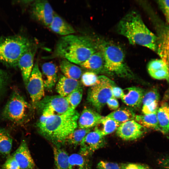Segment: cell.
I'll return each instance as SVG.
<instances>
[{
  "mask_svg": "<svg viewBox=\"0 0 169 169\" xmlns=\"http://www.w3.org/2000/svg\"><path fill=\"white\" fill-rule=\"evenodd\" d=\"M159 163L163 169H169V156L160 159Z\"/></svg>",
  "mask_w": 169,
  "mask_h": 169,
  "instance_id": "cell-41",
  "label": "cell"
},
{
  "mask_svg": "<svg viewBox=\"0 0 169 169\" xmlns=\"http://www.w3.org/2000/svg\"><path fill=\"white\" fill-rule=\"evenodd\" d=\"M85 161L83 155L73 154L69 156V169H84Z\"/></svg>",
  "mask_w": 169,
  "mask_h": 169,
  "instance_id": "cell-32",
  "label": "cell"
},
{
  "mask_svg": "<svg viewBox=\"0 0 169 169\" xmlns=\"http://www.w3.org/2000/svg\"><path fill=\"white\" fill-rule=\"evenodd\" d=\"M136 115L131 109L122 107L115 110L106 116L113 119L120 124L130 120H135Z\"/></svg>",
  "mask_w": 169,
  "mask_h": 169,
  "instance_id": "cell-25",
  "label": "cell"
},
{
  "mask_svg": "<svg viewBox=\"0 0 169 169\" xmlns=\"http://www.w3.org/2000/svg\"><path fill=\"white\" fill-rule=\"evenodd\" d=\"M123 90L116 85L114 86L112 89V92L113 96L115 98H121Z\"/></svg>",
  "mask_w": 169,
  "mask_h": 169,
  "instance_id": "cell-40",
  "label": "cell"
},
{
  "mask_svg": "<svg viewBox=\"0 0 169 169\" xmlns=\"http://www.w3.org/2000/svg\"><path fill=\"white\" fill-rule=\"evenodd\" d=\"M31 13L35 19L48 27L55 13L50 4L46 0L35 1L32 5Z\"/></svg>",
  "mask_w": 169,
  "mask_h": 169,
  "instance_id": "cell-10",
  "label": "cell"
},
{
  "mask_svg": "<svg viewBox=\"0 0 169 169\" xmlns=\"http://www.w3.org/2000/svg\"><path fill=\"white\" fill-rule=\"evenodd\" d=\"M98 77L96 73L88 71L83 73L81 77V81L84 86L92 87L96 84Z\"/></svg>",
  "mask_w": 169,
  "mask_h": 169,
  "instance_id": "cell-34",
  "label": "cell"
},
{
  "mask_svg": "<svg viewBox=\"0 0 169 169\" xmlns=\"http://www.w3.org/2000/svg\"><path fill=\"white\" fill-rule=\"evenodd\" d=\"M37 49L33 44L19 58L18 66L20 69L23 80L26 86L33 67L34 59Z\"/></svg>",
  "mask_w": 169,
  "mask_h": 169,
  "instance_id": "cell-13",
  "label": "cell"
},
{
  "mask_svg": "<svg viewBox=\"0 0 169 169\" xmlns=\"http://www.w3.org/2000/svg\"><path fill=\"white\" fill-rule=\"evenodd\" d=\"M106 104L111 109L115 110L119 108V103L117 99L114 97L109 99Z\"/></svg>",
  "mask_w": 169,
  "mask_h": 169,
  "instance_id": "cell-39",
  "label": "cell"
},
{
  "mask_svg": "<svg viewBox=\"0 0 169 169\" xmlns=\"http://www.w3.org/2000/svg\"><path fill=\"white\" fill-rule=\"evenodd\" d=\"M30 108L29 105L20 93L15 91L6 104L2 116L5 119L21 124L27 118Z\"/></svg>",
  "mask_w": 169,
  "mask_h": 169,
  "instance_id": "cell-7",
  "label": "cell"
},
{
  "mask_svg": "<svg viewBox=\"0 0 169 169\" xmlns=\"http://www.w3.org/2000/svg\"><path fill=\"white\" fill-rule=\"evenodd\" d=\"M99 41L100 49L104 56L105 71L120 76H131V72L125 63L122 49L112 43Z\"/></svg>",
  "mask_w": 169,
  "mask_h": 169,
  "instance_id": "cell-5",
  "label": "cell"
},
{
  "mask_svg": "<svg viewBox=\"0 0 169 169\" xmlns=\"http://www.w3.org/2000/svg\"><path fill=\"white\" fill-rule=\"evenodd\" d=\"M156 115L160 132L164 134L169 132V105H165L158 109Z\"/></svg>",
  "mask_w": 169,
  "mask_h": 169,
  "instance_id": "cell-26",
  "label": "cell"
},
{
  "mask_svg": "<svg viewBox=\"0 0 169 169\" xmlns=\"http://www.w3.org/2000/svg\"><path fill=\"white\" fill-rule=\"evenodd\" d=\"M104 137L94 130L89 132L80 143V154L87 155L103 147L105 144Z\"/></svg>",
  "mask_w": 169,
  "mask_h": 169,
  "instance_id": "cell-11",
  "label": "cell"
},
{
  "mask_svg": "<svg viewBox=\"0 0 169 169\" xmlns=\"http://www.w3.org/2000/svg\"><path fill=\"white\" fill-rule=\"evenodd\" d=\"M59 66L64 76L68 78L78 80L83 74L79 67L64 59H61Z\"/></svg>",
  "mask_w": 169,
  "mask_h": 169,
  "instance_id": "cell-23",
  "label": "cell"
},
{
  "mask_svg": "<svg viewBox=\"0 0 169 169\" xmlns=\"http://www.w3.org/2000/svg\"><path fill=\"white\" fill-rule=\"evenodd\" d=\"M144 93L141 88L135 86L128 87L123 90L121 99L124 103L129 106L139 107L142 104Z\"/></svg>",
  "mask_w": 169,
  "mask_h": 169,
  "instance_id": "cell-15",
  "label": "cell"
},
{
  "mask_svg": "<svg viewBox=\"0 0 169 169\" xmlns=\"http://www.w3.org/2000/svg\"><path fill=\"white\" fill-rule=\"evenodd\" d=\"M147 69L149 74L153 78L169 80V68L161 59L150 61L148 64Z\"/></svg>",
  "mask_w": 169,
  "mask_h": 169,
  "instance_id": "cell-18",
  "label": "cell"
},
{
  "mask_svg": "<svg viewBox=\"0 0 169 169\" xmlns=\"http://www.w3.org/2000/svg\"><path fill=\"white\" fill-rule=\"evenodd\" d=\"M80 67L95 73L105 71V61L102 52L99 50L80 65Z\"/></svg>",
  "mask_w": 169,
  "mask_h": 169,
  "instance_id": "cell-19",
  "label": "cell"
},
{
  "mask_svg": "<svg viewBox=\"0 0 169 169\" xmlns=\"http://www.w3.org/2000/svg\"><path fill=\"white\" fill-rule=\"evenodd\" d=\"M159 95L157 90L155 89H152L145 92L142 100L143 105L151 104L158 103Z\"/></svg>",
  "mask_w": 169,
  "mask_h": 169,
  "instance_id": "cell-33",
  "label": "cell"
},
{
  "mask_svg": "<svg viewBox=\"0 0 169 169\" xmlns=\"http://www.w3.org/2000/svg\"><path fill=\"white\" fill-rule=\"evenodd\" d=\"M41 72L44 89L50 91L54 86L58 79V68L53 62H47L42 65Z\"/></svg>",
  "mask_w": 169,
  "mask_h": 169,
  "instance_id": "cell-16",
  "label": "cell"
},
{
  "mask_svg": "<svg viewBox=\"0 0 169 169\" xmlns=\"http://www.w3.org/2000/svg\"><path fill=\"white\" fill-rule=\"evenodd\" d=\"M116 163L105 161H100L97 164L96 169H120Z\"/></svg>",
  "mask_w": 169,
  "mask_h": 169,
  "instance_id": "cell-37",
  "label": "cell"
},
{
  "mask_svg": "<svg viewBox=\"0 0 169 169\" xmlns=\"http://www.w3.org/2000/svg\"><path fill=\"white\" fill-rule=\"evenodd\" d=\"M138 165L139 169H150L149 167L145 165L141 164H138Z\"/></svg>",
  "mask_w": 169,
  "mask_h": 169,
  "instance_id": "cell-43",
  "label": "cell"
},
{
  "mask_svg": "<svg viewBox=\"0 0 169 169\" xmlns=\"http://www.w3.org/2000/svg\"><path fill=\"white\" fill-rule=\"evenodd\" d=\"M2 168L3 169H20L18 163L12 155L7 159Z\"/></svg>",
  "mask_w": 169,
  "mask_h": 169,
  "instance_id": "cell-35",
  "label": "cell"
},
{
  "mask_svg": "<svg viewBox=\"0 0 169 169\" xmlns=\"http://www.w3.org/2000/svg\"><path fill=\"white\" fill-rule=\"evenodd\" d=\"M83 93V90L81 86L65 97L73 109L75 110L80 103L82 99Z\"/></svg>",
  "mask_w": 169,
  "mask_h": 169,
  "instance_id": "cell-31",
  "label": "cell"
},
{
  "mask_svg": "<svg viewBox=\"0 0 169 169\" xmlns=\"http://www.w3.org/2000/svg\"><path fill=\"white\" fill-rule=\"evenodd\" d=\"M117 135L123 140H133L141 137L145 132V127L134 120L120 124L116 130Z\"/></svg>",
  "mask_w": 169,
  "mask_h": 169,
  "instance_id": "cell-12",
  "label": "cell"
},
{
  "mask_svg": "<svg viewBox=\"0 0 169 169\" xmlns=\"http://www.w3.org/2000/svg\"><path fill=\"white\" fill-rule=\"evenodd\" d=\"M8 78L7 73L0 69V91L3 90L6 85Z\"/></svg>",
  "mask_w": 169,
  "mask_h": 169,
  "instance_id": "cell-38",
  "label": "cell"
},
{
  "mask_svg": "<svg viewBox=\"0 0 169 169\" xmlns=\"http://www.w3.org/2000/svg\"><path fill=\"white\" fill-rule=\"evenodd\" d=\"M156 52L169 68V27L160 33L158 38Z\"/></svg>",
  "mask_w": 169,
  "mask_h": 169,
  "instance_id": "cell-20",
  "label": "cell"
},
{
  "mask_svg": "<svg viewBox=\"0 0 169 169\" xmlns=\"http://www.w3.org/2000/svg\"><path fill=\"white\" fill-rule=\"evenodd\" d=\"M158 3L169 24V0H159Z\"/></svg>",
  "mask_w": 169,
  "mask_h": 169,
  "instance_id": "cell-36",
  "label": "cell"
},
{
  "mask_svg": "<svg viewBox=\"0 0 169 169\" xmlns=\"http://www.w3.org/2000/svg\"><path fill=\"white\" fill-rule=\"evenodd\" d=\"M120 169H139L137 164L134 163L122 164Z\"/></svg>",
  "mask_w": 169,
  "mask_h": 169,
  "instance_id": "cell-42",
  "label": "cell"
},
{
  "mask_svg": "<svg viewBox=\"0 0 169 169\" xmlns=\"http://www.w3.org/2000/svg\"><path fill=\"white\" fill-rule=\"evenodd\" d=\"M20 169H33L35 164L26 141L23 140L12 155Z\"/></svg>",
  "mask_w": 169,
  "mask_h": 169,
  "instance_id": "cell-14",
  "label": "cell"
},
{
  "mask_svg": "<svg viewBox=\"0 0 169 169\" xmlns=\"http://www.w3.org/2000/svg\"><path fill=\"white\" fill-rule=\"evenodd\" d=\"M120 125L114 120L106 116L95 126L94 130L104 136L116 130Z\"/></svg>",
  "mask_w": 169,
  "mask_h": 169,
  "instance_id": "cell-24",
  "label": "cell"
},
{
  "mask_svg": "<svg viewBox=\"0 0 169 169\" xmlns=\"http://www.w3.org/2000/svg\"><path fill=\"white\" fill-rule=\"evenodd\" d=\"M33 44L24 35L0 36V62L8 67H16L19 58Z\"/></svg>",
  "mask_w": 169,
  "mask_h": 169,
  "instance_id": "cell-4",
  "label": "cell"
},
{
  "mask_svg": "<svg viewBox=\"0 0 169 169\" xmlns=\"http://www.w3.org/2000/svg\"><path fill=\"white\" fill-rule=\"evenodd\" d=\"M99 50V40L89 35L72 34L61 38L48 58H61L80 65Z\"/></svg>",
  "mask_w": 169,
  "mask_h": 169,
  "instance_id": "cell-1",
  "label": "cell"
},
{
  "mask_svg": "<svg viewBox=\"0 0 169 169\" xmlns=\"http://www.w3.org/2000/svg\"><path fill=\"white\" fill-rule=\"evenodd\" d=\"M13 139L5 129H0V155L7 156L12 149Z\"/></svg>",
  "mask_w": 169,
  "mask_h": 169,
  "instance_id": "cell-29",
  "label": "cell"
},
{
  "mask_svg": "<svg viewBox=\"0 0 169 169\" xmlns=\"http://www.w3.org/2000/svg\"><path fill=\"white\" fill-rule=\"evenodd\" d=\"M90 130V128H79L78 130H75L68 135L65 141L71 145H77L80 144L83 139Z\"/></svg>",
  "mask_w": 169,
  "mask_h": 169,
  "instance_id": "cell-30",
  "label": "cell"
},
{
  "mask_svg": "<svg viewBox=\"0 0 169 169\" xmlns=\"http://www.w3.org/2000/svg\"><path fill=\"white\" fill-rule=\"evenodd\" d=\"M33 105L36 106L44 95L42 74L37 62L34 64L26 86Z\"/></svg>",
  "mask_w": 169,
  "mask_h": 169,
  "instance_id": "cell-9",
  "label": "cell"
},
{
  "mask_svg": "<svg viewBox=\"0 0 169 169\" xmlns=\"http://www.w3.org/2000/svg\"><path fill=\"white\" fill-rule=\"evenodd\" d=\"M49 27L53 32L64 36L73 34L75 32L70 24L55 13Z\"/></svg>",
  "mask_w": 169,
  "mask_h": 169,
  "instance_id": "cell-22",
  "label": "cell"
},
{
  "mask_svg": "<svg viewBox=\"0 0 169 169\" xmlns=\"http://www.w3.org/2000/svg\"><path fill=\"white\" fill-rule=\"evenodd\" d=\"M104 116L89 108L84 107L78 122L79 128L90 129L95 126Z\"/></svg>",
  "mask_w": 169,
  "mask_h": 169,
  "instance_id": "cell-17",
  "label": "cell"
},
{
  "mask_svg": "<svg viewBox=\"0 0 169 169\" xmlns=\"http://www.w3.org/2000/svg\"><path fill=\"white\" fill-rule=\"evenodd\" d=\"M135 120L145 128L160 131L156 113L136 115Z\"/></svg>",
  "mask_w": 169,
  "mask_h": 169,
  "instance_id": "cell-27",
  "label": "cell"
},
{
  "mask_svg": "<svg viewBox=\"0 0 169 169\" xmlns=\"http://www.w3.org/2000/svg\"><path fill=\"white\" fill-rule=\"evenodd\" d=\"M80 87V83L79 80L68 78L63 75L58 80L56 89L59 95L65 97Z\"/></svg>",
  "mask_w": 169,
  "mask_h": 169,
  "instance_id": "cell-21",
  "label": "cell"
},
{
  "mask_svg": "<svg viewBox=\"0 0 169 169\" xmlns=\"http://www.w3.org/2000/svg\"><path fill=\"white\" fill-rule=\"evenodd\" d=\"M115 85L112 80L106 76H99L96 84L88 90V101L97 110L100 111L106 104L107 100L113 97L112 87Z\"/></svg>",
  "mask_w": 169,
  "mask_h": 169,
  "instance_id": "cell-6",
  "label": "cell"
},
{
  "mask_svg": "<svg viewBox=\"0 0 169 169\" xmlns=\"http://www.w3.org/2000/svg\"><path fill=\"white\" fill-rule=\"evenodd\" d=\"M53 152L57 169H69V156L67 152L63 149L56 146L53 147Z\"/></svg>",
  "mask_w": 169,
  "mask_h": 169,
  "instance_id": "cell-28",
  "label": "cell"
},
{
  "mask_svg": "<svg viewBox=\"0 0 169 169\" xmlns=\"http://www.w3.org/2000/svg\"><path fill=\"white\" fill-rule=\"evenodd\" d=\"M79 116L77 110L71 109L62 115L46 118L41 116L37 126L39 132L48 139L63 142L77 127Z\"/></svg>",
  "mask_w": 169,
  "mask_h": 169,
  "instance_id": "cell-2",
  "label": "cell"
},
{
  "mask_svg": "<svg viewBox=\"0 0 169 169\" xmlns=\"http://www.w3.org/2000/svg\"><path fill=\"white\" fill-rule=\"evenodd\" d=\"M117 30L131 44L141 45L156 51L158 38L148 29L136 12L131 11L123 17L118 23Z\"/></svg>",
  "mask_w": 169,
  "mask_h": 169,
  "instance_id": "cell-3",
  "label": "cell"
},
{
  "mask_svg": "<svg viewBox=\"0 0 169 169\" xmlns=\"http://www.w3.org/2000/svg\"><path fill=\"white\" fill-rule=\"evenodd\" d=\"M36 107L41 112V116L45 118L62 115L72 109L65 97L59 95L43 98Z\"/></svg>",
  "mask_w": 169,
  "mask_h": 169,
  "instance_id": "cell-8",
  "label": "cell"
}]
</instances>
